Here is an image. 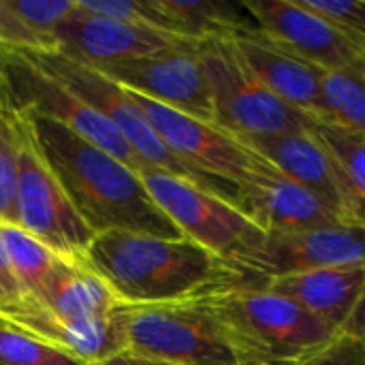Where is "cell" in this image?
<instances>
[{"label": "cell", "instance_id": "32", "mask_svg": "<svg viewBox=\"0 0 365 365\" xmlns=\"http://www.w3.org/2000/svg\"><path fill=\"white\" fill-rule=\"evenodd\" d=\"M344 334H351V336L359 338L365 344V291L364 295H361V299H359V306L355 308L351 321L344 327Z\"/></svg>", "mask_w": 365, "mask_h": 365}, {"label": "cell", "instance_id": "10", "mask_svg": "<svg viewBox=\"0 0 365 365\" xmlns=\"http://www.w3.org/2000/svg\"><path fill=\"white\" fill-rule=\"evenodd\" d=\"M130 96L163 143L192 171L237 190L263 165V158L250 145L225 133L214 122L190 118L137 92H130Z\"/></svg>", "mask_w": 365, "mask_h": 365}, {"label": "cell", "instance_id": "7", "mask_svg": "<svg viewBox=\"0 0 365 365\" xmlns=\"http://www.w3.org/2000/svg\"><path fill=\"white\" fill-rule=\"evenodd\" d=\"M19 130V171L15 227L30 233L58 257L86 263V252L94 240V231L81 220L58 178L45 163L28 120L17 113Z\"/></svg>", "mask_w": 365, "mask_h": 365}, {"label": "cell", "instance_id": "33", "mask_svg": "<svg viewBox=\"0 0 365 365\" xmlns=\"http://www.w3.org/2000/svg\"><path fill=\"white\" fill-rule=\"evenodd\" d=\"M2 111L11 113V111H15V107H13V98H11V90H9V81H6V75L2 68V62H0V113Z\"/></svg>", "mask_w": 365, "mask_h": 365}, {"label": "cell", "instance_id": "28", "mask_svg": "<svg viewBox=\"0 0 365 365\" xmlns=\"http://www.w3.org/2000/svg\"><path fill=\"white\" fill-rule=\"evenodd\" d=\"M9 2L28 28L49 38H53L58 26L77 6V0H9Z\"/></svg>", "mask_w": 365, "mask_h": 365}, {"label": "cell", "instance_id": "13", "mask_svg": "<svg viewBox=\"0 0 365 365\" xmlns=\"http://www.w3.org/2000/svg\"><path fill=\"white\" fill-rule=\"evenodd\" d=\"M53 38L62 56L96 68L199 43L195 38L94 15L81 9L79 2L75 11L58 26Z\"/></svg>", "mask_w": 365, "mask_h": 365}, {"label": "cell", "instance_id": "17", "mask_svg": "<svg viewBox=\"0 0 365 365\" xmlns=\"http://www.w3.org/2000/svg\"><path fill=\"white\" fill-rule=\"evenodd\" d=\"M261 287L295 302L329 327L344 331L365 291V265L289 274Z\"/></svg>", "mask_w": 365, "mask_h": 365}, {"label": "cell", "instance_id": "15", "mask_svg": "<svg viewBox=\"0 0 365 365\" xmlns=\"http://www.w3.org/2000/svg\"><path fill=\"white\" fill-rule=\"evenodd\" d=\"M237 205L265 233L308 231L349 222L334 205L282 175L267 160L237 188Z\"/></svg>", "mask_w": 365, "mask_h": 365}, {"label": "cell", "instance_id": "27", "mask_svg": "<svg viewBox=\"0 0 365 365\" xmlns=\"http://www.w3.org/2000/svg\"><path fill=\"white\" fill-rule=\"evenodd\" d=\"M0 47L15 49V51H30V53L58 51L56 38L43 36L32 28H28L9 0H0Z\"/></svg>", "mask_w": 365, "mask_h": 365}, {"label": "cell", "instance_id": "2", "mask_svg": "<svg viewBox=\"0 0 365 365\" xmlns=\"http://www.w3.org/2000/svg\"><path fill=\"white\" fill-rule=\"evenodd\" d=\"M86 265L126 306H163L205 297L242 282L222 259L190 240L133 231L94 235Z\"/></svg>", "mask_w": 365, "mask_h": 365}, {"label": "cell", "instance_id": "23", "mask_svg": "<svg viewBox=\"0 0 365 365\" xmlns=\"http://www.w3.org/2000/svg\"><path fill=\"white\" fill-rule=\"evenodd\" d=\"M0 365H90L0 317Z\"/></svg>", "mask_w": 365, "mask_h": 365}, {"label": "cell", "instance_id": "19", "mask_svg": "<svg viewBox=\"0 0 365 365\" xmlns=\"http://www.w3.org/2000/svg\"><path fill=\"white\" fill-rule=\"evenodd\" d=\"M308 130L325 148L340 190L344 218L365 227V137L310 118Z\"/></svg>", "mask_w": 365, "mask_h": 365}, {"label": "cell", "instance_id": "11", "mask_svg": "<svg viewBox=\"0 0 365 365\" xmlns=\"http://www.w3.org/2000/svg\"><path fill=\"white\" fill-rule=\"evenodd\" d=\"M359 265H365V227L338 222L308 231L267 233L261 248L242 267V282L263 284L289 274Z\"/></svg>", "mask_w": 365, "mask_h": 365}, {"label": "cell", "instance_id": "24", "mask_svg": "<svg viewBox=\"0 0 365 365\" xmlns=\"http://www.w3.org/2000/svg\"><path fill=\"white\" fill-rule=\"evenodd\" d=\"M77 2L81 9H86L94 15H103L109 19H120L126 24L186 36L184 28L163 9L160 0H77Z\"/></svg>", "mask_w": 365, "mask_h": 365}, {"label": "cell", "instance_id": "9", "mask_svg": "<svg viewBox=\"0 0 365 365\" xmlns=\"http://www.w3.org/2000/svg\"><path fill=\"white\" fill-rule=\"evenodd\" d=\"M0 62L17 113H36L41 118L53 120L81 139L115 156L130 169L139 173L145 169L133 148L120 135V130L101 111L81 101L64 83L47 75L24 51L0 47Z\"/></svg>", "mask_w": 365, "mask_h": 365}, {"label": "cell", "instance_id": "34", "mask_svg": "<svg viewBox=\"0 0 365 365\" xmlns=\"http://www.w3.org/2000/svg\"><path fill=\"white\" fill-rule=\"evenodd\" d=\"M361 64H364V68H365V49H364V62H361Z\"/></svg>", "mask_w": 365, "mask_h": 365}, {"label": "cell", "instance_id": "26", "mask_svg": "<svg viewBox=\"0 0 365 365\" xmlns=\"http://www.w3.org/2000/svg\"><path fill=\"white\" fill-rule=\"evenodd\" d=\"M355 45L365 49V0H302Z\"/></svg>", "mask_w": 365, "mask_h": 365}, {"label": "cell", "instance_id": "8", "mask_svg": "<svg viewBox=\"0 0 365 365\" xmlns=\"http://www.w3.org/2000/svg\"><path fill=\"white\" fill-rule=\"evenodd\" d=\"M128 351L175 365H244L201 299L128 306Z\"/></svg>", "mask_w": 365, "mask_h": 365}, {"label": "cell", "instance_id": "3", "mask_svg": "<svg viewBox=\"0 0 365 365\" xmlns=\"http://www.w3.org/2000/svg\"><path fill=\"white\" fill-rule=\"evenodd\" d=\"M199 299L216 317L244 365L299 359L342 334L261 284L240 282Z\"/></svg>", "mask_w": 365, "mask_h": 365}, {"label": "cell", "instance_id": "14", "mask_svg": "<svg viewBox=\"0 0 365 365\" xmlns=\"http://www.w3.org/2000/svg\"><path fill=\"white\" fill-rule=\"evenodd\" d=\"M255 24L323 71L359 66L364 49L302 0H244Z\"/></svg>", "mask_w": 365, "mask_h": 365}, {"label": "cell", "instance_id": "20", "mask_svg": "<svg viewBox=\"0 0 365 365\" xmlns=\"http://www.w3.org/2000/svg\"><path fill=\"white\" fill-rule=\"evenodd\" d=\"M314 120L365 137L364 64L325 73Z\"/></svg>", "mask_w": 365, "mask_h": 365}, {"label": "cell", "instance_id": "29", "mask_svg": "<svg viewBox=\"0 0 365 365\" xmlns=\"http://www.w3.org/2000/svg\"><path fill=\"white\" fill-rule=\"evenodd\" d=\"M274 365H365V344L359 338L342 331L336 340L314 353Z\"/></svg>", "mask_w": 365, "mask_h": 365}, {"label": "cell", "instance_id": "12", "mask_svg": "<svg viewBox=\"0 0 365 365\" xmlns=\"http://www.w3.org/2000/svg\"><path fill=\"white\" fill-rule=\"evenodd\" d=\"M197 45L113 62L98 71L130 92L190 118L214 122L212 88Z\"/></svg>", "mask_w": 365, "mask_h": 365}, {"label": "cell", "instance_id": "22", "mask_svg": "<svg viewBox=\"0 0 365 365\" xmlns=\"http://www.w3.org/2000/svg\"><path fill=\"white\" fill-rule=\"evenodd\" d=\"M160 4L195 41L229 36L248 24L240 6L225 0H160Z\"/></svg>", "mask_w": 365, "mask_h": 365}, {"label": "cell", "instance_id": "25", "mask_svg": "<svg viewBox=\"0 0 365 365\" xmlns=\"http://www.w3.org/2000/svg\"><path fill=\"white\" fill-rule=\"evenodd\" d=\"M19 171V130L17 113H0V222L15 225V195Z\"/></svg>", "mask_w": 365, "mask_h": 365}, {"label": "cell", "instance_id": "1", "mask_svg": "<svg viewBox=\"0 0 365 365\" xmlns=\"http://www.w3.org/2000/svg\"><path fill=\"white\" fill-rule=\"evenodd\" d=\"M21 115L28 120L45 163L94 235L133 231L184 240L182 231L156 205L139 171L53 120L36 113Z\"/></svg>", "mask_w": 365, "mask_h": 365}, {"label": "cell", "instance_id": "30", "mask_svg": "<svg viewBox=\"0 0 365 365\" xmlns=\"http://www.w3.org/2000/svg\"><path fill=\"white\" fill-rule=\"evenodd\" d=\"M26 304L24 291L15 278V272L11 267L4 233H2V222H0V317L11 319L15 317Z\"/></svg>", "mask_w": 365, "mask_h": 365}, {"label": "cell", "instance_id": "16", "mask_svg": "<svg viewBox=\"0 0 365 365\" xmlns=\"http://www.w3.org/2000/svg\"><path fill=\"white\" fill-rule=\"evenodd\" d=\"M229 38L244 64L274 96L314 118L327 71L284 47L257 24H244Z\"/></svg>", "mask_w": 365, "mask_h": 365}, {"label": "cell", "instance_id": "6", "mask_svg": "<svg viewBox=\"0 0 365 365\" xmlns=\"http://www.w3.org/2000/svg\"><path fill=\"white\" fill-rule=\"evenodd\" d=\"M197 51L210 79L218 128L242 141L308 128L310 118L274 96L244 64L229 36L203 38Z\"/></svg>", "mask_w": 365, "mask_h": 365}, {"label": "cell", "instance_id": "31", "mask_svg": "<svg viewBox=\"0 0 365 365\" xmlns=\"http://www.w3.org/2000/svg\"><path fill=\"white\" fill-rule=\"evenodd\" d=\"M94 365H175V364L160 361V359H152V357H141V355H135V353L126 351V353H120V355H115V357H111V359H107V361H101V364H94Z\"/></svg>", "mask_w": 365, "mask_h": 365}, {"label": "cell", "instance_id": "4", "mask_svg": "<svg viewBox=\"0 0 365 365\" xmlns=\"http://www.w3.org/2000/svg\"><path fill=\"white\" fill-rule=\"evenodd\" d=\"M141 178L156 205L186 240L210 250L242 276V267L267 233L235 201L160 169H143Z\"/></svg>", "mask_w": 365, "mask_h": 365}, {"label": "cell", "instance_id": "18", "mask_svg": "<svg viewBox=\"0 0 365 365\" xmlns=\"http://www.w3.org/2000/svg\"><path fill=\"white\" fill-rule=\"evenodd\" d=\"M244 143L250 145L263 160L276 167L282 175L310 188L344 216L331 160L321 141L308 128L287 135L250 139Z\"/></svg>", "mask_w": 365, "mask_h": 365}, {"label": "cell", "instance_id": "5", "mask_svg": "<svg viewBox=\"0 0 365 365\" xmlns=\"http://www.w3.org/2000/svg\"><path fill=\"white\" fill-rule=\"evenodd\" d=\"M30 60H34L47 75L64 83L68 90H73L81 101H86L90 107L101 111L126 139V143L133 148L137 158L143 163L145 169H160L171 175H178L182 180L195 182L207 190H214L231 201L237 203V190L220 184L216 180H210L197 171H192L186 163H182L158 137V133L148 122L141 107L135 103L130 92L120 86L118 81L109 79L98 68L71 60L62 56L60 51L51 53H30L24 51Z\"/></svg>", "mask_w": 365, "mask_h": 365}, {"label": "cell", "instance_id": "21", "mask_svg": "<svg viewBox=\"0 0 365 365\" xmlns=\"http://www.w3.org/2000/svg\"><path fill=\"white\" fill-rule=\"evenodd\" d=\"M2 233L15 278L24 291L26 302H32L41 295L62 257H58L53 250L15 225H2Z\"/></svg>", "mask_w": 365, "mask_h": 365}]
</instances>
